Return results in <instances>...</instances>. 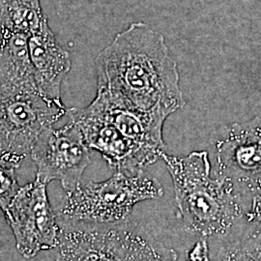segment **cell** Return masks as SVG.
<instances>
[{"label":"cell","mask_w":261,"mask_h":261,"mask_svg":"<svg viewBox=\"0 0 261 261\" xmlns=\"http://www.w3.org/2000/svg\"><path fill=\"white\" fill-rule=\"evenodd\" d=\"M211 261H261V223H252L239 239L216 249Z\"/></svg>","instance_id":"4fadbf2b"},{"label":"cell","mask_w":261,"mask_h":261,"mask_svg":"<svg viewBox=\"0 0 261 261\" xmlns=\"http://www.w3.org/2000/svg\"><path fill=\"white\" fill-rule=\"evenodd\" d=\"M185 261H211V250L205 239H198L194 247L187 252Z\"/></svg>","instance_id":"9a60e30c"},{"label":"cell","mask_w":261,"mask_h":261,"mask_svg":"<svg viewBox=\"0 0 261 261\" xmlns=\"http://www.w3.org/2000/svg\"><path fill=\"white\" fill-rule=\"evenodd\" d=\"M3 213L13 230L17 249L25 258L57 249L61 227L47 197V184L36 178L20 187Z\"/></svg>","instance_id":"8992f818"},{"label":"cell","mask_w":261,"mask_h":261,"mask_svg":"<svg viewBox=\"0 0 261 261\" xmlns=\"http://www.w3.org/2000/svg\"><path fill=\"white\" fill-rule=\"evenodd\" d=\"M56 261H177L132 219L116 224H60Z\"/></svg>","instance_id":"3957f363"},{"label":"cell","mask_w":261,"mask_h":261,"mask_svg":"<svg viewBox=\"0 0 261 261\" xmlns=\"http://www.w3.org/2000/svg\"><path fill=\"white\" fill-rule=\"evenodd\" d=\"M250 223H261V196H253L249 212Z\"/></svg>","instance_id":"2e32d148"},{"label":"cell","mask_w":261,"mask_h":261,"mask_svg":"<svg viewBox=\"0 0 261 261\" xmlns=\"http://www.w3.org/2000/svg\"><path fill=\"white\" fill-rule=\"evenodd\" d=\"M218 177L243 195L261 196V119L233 124L216 144Z\"/></svg>","instance_id":"ba28073f"},{"label":"cell","mask_w":261,"mask_h":261,"mask_svg":"<svg viewBox=\"0 0 261 261\" xmlns=\"http://www.w3.org/2000/svg\"><path fill=\"white\" fill-rule=\"evenodd\" d=\"M28 54L42 97L48 103L65 107L61 101V84L71 70V57L57 42L47 21L28 39Z\"/></svg>","instance_id":"8fae6325"},{"label":"cell","mask_w":261,"mask_h":261,"mask_svg":"<svg viewBox=\"0 0 261 261\" xmlns=\"http://www.w3.org/2000/svg\"><path fill=\"white\" fill-rule=\"evenodd\" d=\"M20 189L16 168L0 160V208L4 212Z\"/></svg>","instance_id":"5bb4252c"},{"label":"cell","mask_w":261,"mask_h":261,"mask_svg":"<svg viewBox=\"0 0 261 261\" xmlns=\"http://www.w3.org/2000/svg\"><path fill=\"white\" fill-rule=\"evenodd\" d=\"M47 21L40 0H0V38L30 37Z\"/></svg>","instance_id":"7c38bea8"},{"label":"cell","mask_w":261,"mask_h":261,"mask_svg":"<svg viewBox=\"0 0 261 261\" xmlns=\"http://www.w3.org/2000/svg\"><path fill=\"white\" fill-rule=\"evenodd\" d=\"M163 196L162 184L143 170L136 174L115 170L106 181L81 183L65 192L56 213L59 224H116L132 219L138 203Z\"/></svg>","instance_id":"277c9868"},{"label":"cell","mask_w":261,"mask_h":261,"mask_svg":"<svg viewBox=\"0 0 261 261\" xmlns=\"http://www.w3.org/2000/svg\"><path fill=\"white\" fill-rule=\"evenodd\" d=\"M90 149L99 152L115 170L136 174L158 160L127 139L112 122L90 106L67 111Z\"/></svg>","instance_id":"9c48e42d"},{"label":"cell","mask_w":261,"mask_h":261,"mask_svg":"<svg viewBox=\"0 0 261 261\" xmlns=\"http://www.w3.org/2000/svg\"><path fill=\"white\" fill-rule=\"evenodd\" d=\"M67 111L47 102L37 86L0 84V160L19 168L40 134Z\"/></svg>","instance_id":"5b68a950"},{"label":"cell","mask_w":261,"mask_h":261,"mask_svg":"<svg viewBox=\"0 0 261 261\" xmlns=\"http://www.w3.org/2000/svg\"><path fill=\"white\" fill-rule=\"evenodd\" d=\"M89 106L140 148L159 160L166 150L163 128L167 118L133 109L122 103L102 86Z\"/></svg>","instance_id":"30bf717a"},{"label":"cell","mask_w":261,"mask_h":261,"mask_svg":"<svg viewBox=\"0 0 261 261\" xmlns=\"http://www.w3.org/2000/svg\"><path fill=\"white\" fill-rule=\"evenodd\" d=\"M161 159L173 181L175 202L188 233L219 247L242 236L252 224L249 212L252 198L223 178L211 177L206 151H195L185 157L164 152Z\"/></svg>","instance_id":"7a4b0ae2"},{"label":"cell","mask_w":261,"mask_h":261,"mask_svg":"<svg viewBox=\"0 0 261 261\" xmlns=\"http://www.w3.org/2000/svg\"><path fill=\"white\" fill-rule=\"evenodd\" d=\"M98 86L133 109L168 116L185 106L175 59L162 33L134 22L96 58Z\"/></svg>","instance_id":"6da1fadb"},{"label":"cell","mask_w":261,"mask_h":261,"mask_svg":"<svg viewBox=\"0 0 261 261\" xmlns=\"http://www.w3.org/2000/svg\"><path fill=\"white\" fill-rule=\"evenodd\" d=\"M89 150L73 120L61 128L48 127L40 134L30 152L37 167L36 178L47 185L59 181L65 192L73 191L82 183L84 170L91 164Z\"/></svg>","instance_id":"52a82bcc"}]
</instances>
